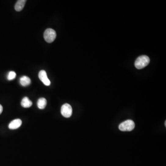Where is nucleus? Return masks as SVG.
Wrapping results in <instances>:
<instances>
[{"label": "nucleus", "instance_id": "1", "mask_svg": "<svg viewBox=\"0 0 166 166\" xmlns=\"http://www.w3.org/2000/svg\"><path fill=\"white\" fill-rule=\"evenodd\" d=\"M150 59L147 56H141L139 57L135 62V66L138 69H142L149 64Z\"/></svg>", "mask_w": 166, "mask_h": 166}, {"label": "nucleus", "instance_id": "2", "mask_svg": "<svg viewBox=\"0 0 166 166\" xmlns=\"http://www.w3.org/2000/svg\"><path fill=\"white\" fill-rule=\"evenodd\" d=\"M135 125L132 120H127L120 124L119 128L120 130L123 132H130L133 130L135 128Z\"/></svg>", "mask_w": 166, "mask_h": 166}, {"label": "nucleus", "instance_id": "3", "mask_svg": "<svg viewBox=\"0 0 166 166\" xmlns=\"http://www.w3.org/2000/svg\"><path fill=\"white\" fill-rule=\"evenodd\" d=\"M45 40L49 43H52L56 37V33L54 30L51 28L47 29L44 34Z\"/></svg>", "mask_w": 166, "mask_h": 166}, {"label": "nucleus", "instance_id": "4", "mask_svg": "<svg viewBox=\"0 0 166 166\" xmlns=\"http://www.w3.org/2000/svg\"><path fill=\"white\" fill-rule=\"evenodd\" d=\"M73 110L71 105L68 103H65L62 105L61 108V114L62 116L65 118H69L72 115Z\"/></svg>", "mask_w": 166, "mask_h": 166}, {"label": "nucleus", "instance_id": "5", "mask_svg": "<svg viewBox=\"0 0 166 166\" xmlns=\"http://www.w3.org/2000/svg\"><path fill=\"white\" fill-rule=\"evenodd\" d=\"M38 77L41 81L44 83V85L46 86H49L51 84L50 80L48 78L46 72L45 70L40 71L38 74Z\"/></svg>", "mask_w": 166, "mask_h": 166}, {"label": "nucleus", "instance_id": "6", "mask_svg": "<svg viewBox=\"0 0 166 166\" xmlns=\"http://www.w3.org/2000/svg\"><path fill=\"white\" fill-rule=\"evenodd\" d=\"M22 123V121L20 119H15L10 123L9 125V128L10 129H16L21 126Z\"/></svg>", "mask_w": 166, "mask_h": 166}, {"label": "nucleus", "instance_id": "7", "mask_svg": "<svg viewBox=\"0 0 166 166\" xmlns=\"http://www.w3.org/2000/svg\"><path fill=\"white\" fill-rule=\"evenodd\" d=\"M20 82L21 85L26 87L31 84V80L28 77L23 76L20 78Z\"/></svg>", "mask_w": 166, "mask_h": 166}, {"label": "nucleus", "instance_id": "8", "mask_svg": "<svg viewBox=\"0 0 166 166\" xmlns=\"http://www.w3.org/2000/svg\"><path fill=\"white\" fill-rule=\"evenodd\" d=\"M26 0H19L15 5V9L16 11L20 12L23 9L26 3Z\"/></svg>", "mask_w": 166, "mask_h": 166}, {"label": "nucleus", "instance_id": "9", "mask_svg": "<svg viewBox=\"0 0 166 166\" xmlns=\"http://www.w3.org/2000/svg\"><path fill=\"white\" fill-rule=\"evenodd\" d=\"M21 104L23 108H28L32 106V102L29 99L28 97H25L22 99Z\"/></svg>", "mask_w": 166, "mask_h": 166}, {"label": "nucleus", "instance_id": "10", "mask_svg": "<svg viewBox=\"0 0 166 166\" xmlns=\"http://www.w3.org/2000/svg\"><path fill=\"white\" fill-rule=\"evenodd\" d=\"M47 102L45 98H40L38 100L37 102V105H38V108L40 110H43L45 108L47 105Z\"/></svg>", "mask_w": 166, "mask_h": 166}, {"label": "nucleus", "instance_id": "11", "mask_svg": "<svg viewBox=\"0 0 166 166\" xmlns=\"http://www.w3.org/2000/svg\"><path fill=\"white\" fill-rule=\"evenodd\" d=\"M16 74L14 71H11L9 73L7 78L9 80H13L16 78Z\"/></svg>", "mask_w": 166, "mask_h": 166}, {"label": "nucleus", "instance_id": "12", "mask_svg": "<svg viewBox=\"0 0 166 166\" xmlns=\"http://www.w3.org/2000/svg\"><path fill=\"white\" fill-rule=\"evenodd\" d=\"M2 111H3V107L2 105L0 104V114L2 113Z\"/></svg>", "mask_w": 166, "mask_h": 166}, {"label": "nucleus", "instance_id": "13", "mask_svg": "<svg viewBox=\"0 0 166 166\" xmlns=\"http://www.w3.org/2000/svg\"><path fill=\"white\" fill-rule=\"evenodd\" d=\"M165 126H166V121H165Z\"/></svg>", "mask_w": 166, "mask_h": 166}]
</instances>
